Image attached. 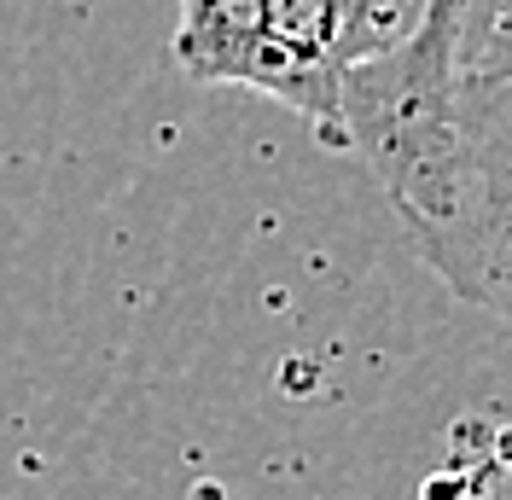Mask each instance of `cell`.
I'll use <instances>...</instances> for the list:
<instances>
[{
  "label": "cell",
  "mask_w": 512,
  "mask_h": 500,
  "mask_svg": "<svg viewBox=\"0 0 512 500\" xmlns=\"http://www.w3.org/2000/svg\"><path fill=\"white\" fill-rule=\"evenodd\" d=\"M390 12L379 0H262L245 88L297 111L326 146H344L338 94L355 59L390 41Z\"/></svg>",
  "instance_id": "cell-2"
},
{
  "label": "cell",
  "mask_w": 512,
  "mask_h": 500,
  "mask_svg": "<svg viewBox=\"0 0 512 500\" xmlns=\"http://www.w3.org/2000/svg\"><path fill=\"white\" fill-rule=\"evenodd\" d=\"M262 0H181L175 70L198 88H245Z\"/></svg>",
  "instance_id": "cell-3"
},
{
  "label": "cell",
  "mask_w": 512,
  "mask_h": 500,
  "mask_svg": "<svg viewBox=\"0 0 512 500\" xmlns=\"http://www.w3.org/2000/svg\"><path fill=\"white\" fill-rule=\"evenodd\" d=\"M344 146L367 163L425 268L483 314H507L512 268V59L472 64L408 24L350 64Z\"/></svg>",
  "instance_id": "cell-1"
}]
</instances>
